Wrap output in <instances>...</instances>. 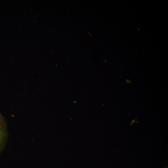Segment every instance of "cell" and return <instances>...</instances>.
Here are the masks:
<instances>
[{
  "instance_id": "obj_1",
  "label": "cell",
  "mask_w": 168,
  "mask_h": 168,
  "mask_svg": "<svg viewBox=\"0 0 168 168\" xmlns=\"http://www.w3.org/2000/svg\"><path fill=\"white\" fill-rule=\"evenodd\" d=\"M8 137L7 125L4 117L0 113V154L4 150Z\"/></svg>"
}]
</instances>
